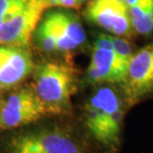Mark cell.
Listing matches in <instances>:
<instances>
[{
  "label": "cell",
  "mask_w": 153,
  "mask_h": 153,
  "mask_svg": "<svg viewBox=\"0 0 153 153\" xmlns=\"http://www.w3.org/2000/svg\"><path fill=\"white\" fill-rule=\"evenodd\" d=\"M125 109L117 93L110 87L100 88L84 105L82 129L100 153H117Z\"/></svg>",
  "instance_id": "obj_1"
},
{
  "label": "cell",
  "mask_w": 153,
  "mask_h": 153,
  "mask_svg": "<svg viewBox=\"0 0 153 153\" xmlns=\"http://www.w3.org/2000/svg\"><path fill=\"white\" fill-rule=\"evenodd\" d=\"M94 148L83 130L64 123L38 124L10 137L6 145L8 153H100Z\"/></svg>",
  "instance_id": "obj_2"
},
{
  "label": "cell",
  "mask_w": 153,
  "mask_h": 153,
  "mask_svg": "<svg viewBox=\"0 0 153 153\" xmlns=\"http://www.w3.org/2000/svg\"><path fill=\"white\" fill-rule=\"evenodd\" d=\"M76 85L74 71L67 64L48 61L36 68L33 88L49 117L70 114Z\"/></svg>",
  "instance_id": "obj_3"
},
{
  "label": "cell",
  "mask_w": 153,
  "mask_h": 153,
  "mask_svg": "<svg viewBox=\"0 0 153 153\" xmlns=\"http://www.w3.org/2000/svg\"><path fill=\"white\" fill-rule=\"evenodd\" d=\"M48 117L34 88H22L3 102L0 108V133L34 124Z\"/></svg>",
  "instance_id": "obj_4"
},
{
  "label": "cell",
  "mask_w": 153,
  "mask_h": 153,
  "mask_svg": "<svg viewBox=\"0 0 153 153\" xmlns=\"http://www.w3.org/2000/svg\"><path fill=\"white\" fill-rule=\"evenodd\" d=\"M122 88L128 106L153 94V41L133 55Z\"/></svg>",
  "instance_id": "obj_5"
},
{
  "label": "cell",
  "mask_w": 153,
  "mask_h": 153,
  "mask_svg": "<svg viewBox=\"0 0 153 153\" xmlns=\"http://www.w3.org/2000/svg\"><path fill=\"white\" fill-rule=\"evenodd\" d=\"M49 8L45 0H27L22 10L0 27V44L27 48L44 11Z\"/></svg>",
  "instance_id": "obj_6"
},
{
  "label": "cell",
  "mask_w": 153,
  "mask_h": 153,
  "mask_svg": "<svg viewBox=\"0 0 153 153\" xmlns=\"http://www.w3.org/2000/svg\"><path fill=\"white\" fill-rule=\"evenodd\" d=\"M88 21L117 36H130L134 31L125 0H90L85 10Z\"/></svg>",
  "instance_id": "obj_7"
},
{
  "label": "cell",
  "mask_w": 153,
  "mask_h": 153,
  "mask_svg": "<svg viewBox=\"0 0 153 153\" xmlns=\"http://www.w3.org/2000/svg\"><path fill=\"white\" fill-rule=\"evenodd\" d=\"M33 61L27 48L0 44V84L10 88L22 82L32 72Z\"/></svg>",
  "instance_id": "obj_8"
},
{
  "label": "cell",
  "mask_w": 153,
  "mask_h": 153,
  "mask_svg": "<svg viewBox=\"0 0 153 153\" xmlns=\"http://www.w3.org/2000/svg\"><path fill=\"white\" fill-rule=\"evenodd\" d=\"M56 37L57 50L71 51L76 49L86 40V33L78 18L72 13L54 10L46 14Z\"/></svg>",
  "instance_id": "obj_9"
},
{
  "label": "cell",
  "mask_w": 153,
  "mask_h": 153,
  "mask_svg": "<svg viewBox=\"0 0 153 153\" xmlns=\"http://www.w3.org/2000/svg\"><path fill=\"white\" fill-rule=\"evenodd\" d=\"M128 66L117 56L113 49H93L87 77L94 83H123Z\"/></svg>",
  "instance_id": "obj_10"
},
{
  "label": "cell",
  "mask_w": 153,
  "mask_h": 153,
  "mask_svg": "<svg viewBox=\"0 0 153 153\" xmlns=\"http://www.w3.org/2000/svg\"><path fill=\"white\" fill-rule=\"evenodd\" d=\"M129 10L133 27L141 35L153 32V0H137Z\"/></svg>",
  "instance_id": "obj_11"
},
{
  "label": "cell",
  "mask_w": 153,
  "mask_h": 153,
  "mask_svg": "<svg viewBox=\"0 0 153 153\" xmlns=\"http://www.w3.org/2000/svg\"><path fill=\"white\" fill-rule=\"evenodd\" d=\"M35 40L38 48L44 52L50 53L57 50L55 33L45 17L36 28Z\"/></svg>",
  "instance_id": "obj_12"
},
{
  "label": "cell",
  "mask_w": 153,
  "mask_h": 153,
  "mask_svg": "<svg viewBox=\"0 0 153 153\" xmlns=\"http://www.w3.org/2000/svg\"><path fill=\"white\" fill-rule=\"evenodd\" d=\"M27 0H0V22L10 21L23 9Z\"/></svg>",
  "instance_id": "obj_13"
},
{
  "label": "cell",
  "mask_w": 153,
  "mask_h": 153,
  "mask_svg": "<svg viewBox=\"0 0 153 153\" xmlns=\"http://www.w3.org/2000/svg\"><path fill=\"white\" fill-rule=\"evenodd\" d=\"M112 37V36H111ZM113 50L118 59L126 66H129L133 57V52L128 42L120 37H112Z\"/></svg>",
  "instance_id": "obj_14"
},
{
  "label": "cell",
  "mask_w": 153,
  "mask_h": 153,
  "mask_svg": "<svg viewBox=\"0 0 153 153\" xmlns=\"http://www.w3.org/2000/svg\"><path fill=\"white\" fill-rule=\"evenodd\" d=\"M94 49H113L112 37L107 34H100L94 42Z\"/></svg>",
  "instance_id": "obj_15"
},
{
  "label": "cell",
  "mask_w": 153,
  "mask_h": 153,
  "mask_svg": "<svg viewBox=\"0 0 153 153\" xmlns=\"http://www.w3.org/2000/svg\"><path fill=\"white\" fill-rule=\"evenodd\" d=\"M2 88H3V86L0 84V108H1V106H2V105H3V100L1 98V93H2Z\"/></svg>",
  "instance_id": "obj_16"
},
{
  "label": "cell",
  "mask_w": 153,
  "mask_h": 153,
  "mask_svg": "<svg viewBox=\"0 0 153 153\" xmlns=\"http://www.w3.org/2000/svg\"><path fill=\"white\" fill-rule=\"evenodd\" d=\"M2 24H3V22H0V27H1V26H2Z\"/></svg>",
  "instance_id": "obj_17"
}]
</instances>
